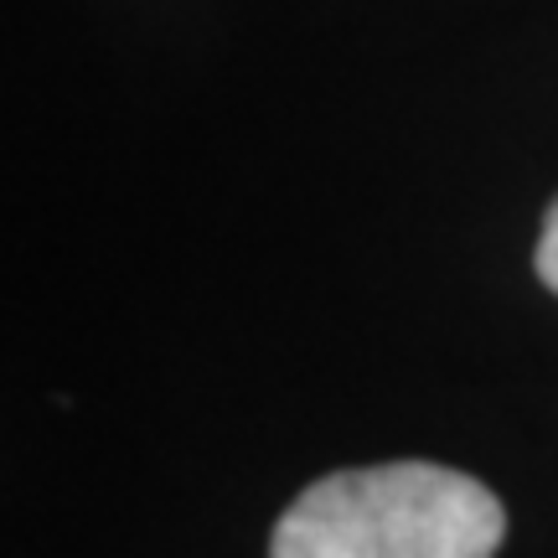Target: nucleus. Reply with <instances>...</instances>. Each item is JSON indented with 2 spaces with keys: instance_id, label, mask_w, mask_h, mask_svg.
Returning <instances> with one entry per match:
<instances>
[{
  "instance_id": "nucleus-2",
  "label": "nucleus",
  "mask_w": 558,
  "mask_h": 558,
  "mask_svg": "<svg viewBox=\"0 0 558 558\" xmlns=\"http://www.w3.org/2000/svg\"><path fill=\"white\" fill-rule=\"evenodd\" d=\"M538 279L558 295V202L548 207V218H543V233H538Z\"/></svg>"
},
{
  "instance_id": "nucleus-1",
  "label": "nucleus",
  "mask_w": 558,
  "mask_h": 558,
  "mask_svg": "<svg viewBox=\"0 0 558 558\" xmlns=\"http://www.w3.org/2000/svg\"><path fill=\"white\" fill-rule=\"evenodd\" d=\"M507 512L465 471L393 460L300 492L269 558H497Z\"/></svg>"
}]
</instances>
